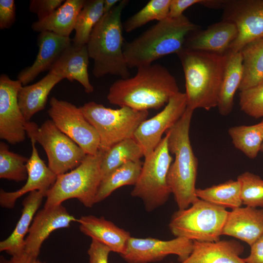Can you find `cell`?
Here are the masks:
<instances>
[{
  "instance_id": "cell-1",
  "label": "cell",
  "mask_w": 263,
  "mask_h": 263,
  "mask_svg": "<svg viewBox=\"0 0 263 263\" xmlns=\"http://www.w3.org/2000/svg\"><path fill=\"white\" fill-rule=\"evenodd\" d=\"M132 77L120 78L110 87V103L138 111L159 109L179 92L175 77L158 63L140 67Z\"/></svg>"
},
{
  "instance_id": "cell-2",
  "label": "cell",
  "mask_w": 263,
  "mask_h": 263,
  "mask_svg": "<svg viewBox=\"0 0 263 263\" xmlns=\"http://www.w3.org/2000/svg\"><path fill=\"white\" fill-rule=\"evenodd\" d=\"M177 55L185 75L187 107L194 111L217 107L226 54L184 48Z\"/></svg>"
},
{
  "instance_id": "cell-3",
  "label": "cell",
  "mask_w": 263,
  "mask_h": 263,
  "mask_svg": "<svg viewBox=\"0 0 263 263\" xmlns=\"http://www.w3.org/2000/svg\"><path fill=\"white\" fill-rule=\"evenodd\" d=\"M198 26L185 15L158 21L123 46L129 68L150 65L156 60L184 48L187 37Z\"/></svg>"
},
{
  "instance_id": "cell-4",
  "label": "cell",
  "mask_w": 263,
  "mask_h": 263,
  "mask_svg": "<svg viewBox=\"0 0 263 263\" xmlns=\"http://www.w3.org/2000/svg\"><path fill=\"white\" fill-rule=\"evenodd\" d=\"M193 112L187 107L180 119L166 132L169 151L175 156L167 180L178 209L188 208L198 199L195 188L198 161L189 138Z\"/></svg>"
},
{
  "instance_id": "cell-5",
  "label": "cell",
  "mask_w": 263,
  "mask_h": 263,
  "mask_svg": "<svg viewBox=\"0 0 263 263\" xmlns=\"http://www.w3.org/2000/svg\"><path fill=\"white\" fill-rule=\"evenodd\" d=\"M128 0H120L95 25L86 44L94 60L93 73L97 78L111 75L127 78L129 67L123 53L124 44L122 12Z\"/></svg>"
},
{
  "instance_id": "cell-6",
  "label": "cell",
  "mask_w": 263,
  "mask_h": 263,
  "mask_svg": "<svg viewBox=\"0 0 263 263\" xmlns=\"http://www.w3.org/2000/svg\"><path fill=\"white\" fill-rule=\"evenodd\" d=\"M103 153L99 150L95 154H87L77 167L57 175L47 191L44 207H53L73 198L78 199L86 207H92L95 204V198L102 179L101 165Z\"/></svg>"
},
{
  "instance_id": "cell-7",
  "label": "cell",
  "mask_w": 263,
  "mask_h": 263,
  "mask_svg": "<svg viewBox=\"0 0 263 263\" xmlns=\"http://www.w3.org/2000/svg\"><path fill=\"white\" fill-rule=\"evenodd\" d=\"M228 211L198 198L188 208L172 215L169 227L176 237L192 241L214 242L220 240Z\"/></svg>"
},
{
  "instance_id": "cell-8",
  "label": "cell",
  "mask_w": 263,
  "mask_h": 263,
  "mask_svg": "<svg viewBox=\"0 0 263 263\" xmlns=\"http://www.w3.org/2000/svg\"><path fill=\"white\" fill-rule=\"evenodd\" d=\"M120 107L113 109L94 101L80 107L99 135L100 151L105 152L119 142L133 138L138 126L149 115L148 111Z\"/></svg>"
},
{
  "instance_id": "cell-9",
  "label": "cell",
  "mask_w": 263,
  "mask_h": 263,
  "mask_svg": "<svg viewBox=\"0 0 263 263\" xmlns=\"http://www.w3.org/2000/svg\"><path fill=\"white\" fill-rule=\"evenodd\" d=\"M166 134L156 149L145 157L139 178L131 192L141 199L147 211L164 205L171 194L167 177L172 162Z\"/></svg>"
},
{
  "instance_id": "cell-10",
  "label": "cell",
  "mask_w": 263,
  "mask_h": 263,
  "mask_svg": "<svg viewBox=\"0 0 263 263\" xmlns=\"http://www.w3.org/2000/svg\"><path fill=\"white\" fill-rule=\"evenodd\" d=\"M26 132L30 139H34L44 149L48 166L57 176L77 167L87 155L51 119L46 120L40 127L35 122L28 121Z\"/></svg>"
},
{
  "instance_id": "cell-11",
  "label": "cell",
  "mask_w": 263,
  "mask_h": 263,
  "mask_svg": "<svg viewBox=\"0 0 263 263\" xmlns=\"http://www.w3.org/2000/svg\"><path fill=\"white\" fill-rule=\"evenodd\" d=\"M48 113L56 127L76 143L86 153L99 150L100 138L80 107L55 97L51 98Z\"/></svg>"
},
{
  "instance_id": "cell-12",
  "label": "cell",
  "mask_w": 263,
  "mask_h": 263,
  "mask_svg": "<svg viewBox=\"0 0 263 263\" xmlns=\"http://www.w3.org/2000/svg\"><path fill=\"white\" fill-rule=\"evenodd\" d=\"M223 20L234 23L238 34L228 51L240 52L247 44L263 37V0H225Z\"/></svg>"
},
{
  "instance_id": "cell-13",
  "label": "cell",
  "mask_w": 263,
  "mask_h": 263,
  "mask_svg": "<svg viewBox=\"0 0 263 263\" xmlns=\"http://www.w3.org/2000/svg\"><path fill=\"white\" fill-rule=\"evenodd\" d=\"M192 248L193 241L184 238L164 241L151 237L131 236L125 252L120 256L128 263H149L160 261L166 256L174 254L178 256L180 263L189 257Z\"/></svg>"
},
{
  "instance_id": "cell-14",
  "label": "cell",
  "mask_w": 263,
  "mask_h": 263,
  "mask_svg": "<svg viewBox=\"0 0 263 263\" xmlns=\"http://www.w3.org/2000/svg\"><path fill=\"white\" fill-rule=\"evenodd\" d=\"M187 107L186 94L179 92L169 99L162 111L138 126L133 138L141 146L145 157L153 151L163 133L180 119Z\"/></svg>"
},
{
  "instance_id": "cell-15",
  "label": "cell",
  "mask_w": 263,
  "mask_h": 263,
  "mask_svg": "<svg viewBox=\"0 0 263 263\" xmlns=\"http://www.w3.org/2000/svg\"><path fill=\"white\" fill-rule=\"evenodd\" d=\"M19 80H12L7 75L0 76V138L11 144L25 139V119L18 102V93L22 86Z\"/></svg>"
},
{
  "instance_id": "cell-16",
  "label": "cell",
  "mask_w": 263,
  "mask_h": 263,
  "mask_svg": "<svg viewBox=\"0 0 263 263\" xmlns=\"http://www.w3.org/2000/svg\"><path fill=\"white\" fill-rule=\"evenodd\" d=\"M77 219L71 215L62 205L44 207L38 211L33 219L28 235L25 239L21 259L24 263L37 260L43 242L54 230L68 227Z\"/></svg>"
},
{
  "instance_id": "cell-17",
  "label": "cell",
  "mask_w": 263,
  "mask_h": 263,
  "mask_svg": "<svg viewBox=\"0 0 263 263\" xmlns=\"http://www.w3.org/2000/svg\"><path fill=\"white\" fill-rule=\"evenodd\" d=\"M32 153L26 164L27 178L25 184L18 190L6 192L0 191V204L3 207L11 208L14 207L16 200L21 196L34 190H48L56 179L55 174L39 157L36 147V141L30 139Z\"/></svg>"
},
{
  "instance_id": "cell-18",
  "label": "cell",
  "mask_w": 263,
  "mask_h": 263,
  "mask_svg": "<svg viewBox=\"0 0 263 263\" xmlns=\"http://www.w3.org/2000/svg\"><path fill=\"white\" fill-rule=\"evenodd\" d=\"M70 37H64L52 32L39 33L38 38V52L34 63L22 70L17 78L25 85L32 82L40 73L50 70L63 51L72 43Z\"/></svg>"
},
{
  "instance_id": "cell-19",
  "label": "cell",
  "mask_w": 263,
  "mask_h": 263,
  "mask_svg": "<svg viewBox=\"0 0 263 263\" xmlns=\"http://www.w3.org/2000/svg\"><path fill=\"white\" fill-rule=\"evenodd\" d=\"M90 56L86 45L72 43L63 51L51 67L49 73L70 81H77L86 93L93 92L88 68Z\"/></svg>"
},
{
  "instance_id": "cell-20",
  "label": "cell",
  "mask_w": 263,
  "mask_h": 263,
  "mask_svg": "<svg viewBox=\"0 0 263 263\" xmlns=\"http://www.w3.org/2000/svg\"><path fill=\"white\" fill-rule=\"evenodd\" d=\"M263 234V208L245 206L228 211L222 235L233 237L250 246Z\"/></svg>"
},
{
  "instance_id": "cell-21",
  "label": "cell",
  "mask_w": 263,
  "mask_h": 263,
  "mask_svg": "<svg viewBox=\"0 0 263 263\" xmlns=\"http://www.w3.org/2000/svg\"><path fill=\"white\" fill-rule=\"evenodd\" d=\"M238 34L236 25L223 20L187 38L184 48L225 54Z\"/></svg>"
},
{
  "instance_id": "cell-22",
  "label": "cell",
  "mask_w": 263,
  "mask_h": 263,
  "mask_svg": "<svg viewBox=\"0 0 263 263\" xmlns=\"http://www.w3.org/2000/svg\"><path fill=\"white\" fill-rule=\"evenodd\" d=\"M80 230L108 247L111 251L124 253L131 237L130 232L121 228L104 217L88 215L77 219Z\"/></svg>"
},
{
  "instance_id": "cell-23",
  "label": "cell",
  "mask_w": 263,
  "mask_h": 263,
  "mask_svg": "<svg viewBox=\"0 0 263 263\" xmlns=\"http://www.w3.org/2000/svg\"><path fill=\"white\" fill-rule=\"evenodd\" d=\"M244 251V246L233 240L214 242L194 241L191 254L179 263H245L240 257Z\"/></svg>"
},
{
  "instance_id": "cell-24",
  "label": "cell",
  "mask_w": 263,
  "mask_h": 263,
  "mask_svg": "<svg viewBox=\"0 0 263 263\" xmlns=\"http://www.w3.org/2000/svg\"><path fill=\"white\" fill-rule=\"evenodd\" d=\"M47 191L34 190L23 201L21 216L11 235L0 242V251H6L13 256L21 255L24 250L25 235L28 233L33 217Z\"/></svg>"
},
{
  "instance_id": "cell-25",
  "label": "cell",
  "mask_w": 263,
  "mask_h": 263,
  "mask_svg": "<svg viewBox=\"0 0 263 263\" xmlns=\"http://www.w3.org/2000/svg\"><path fill=\"white\" fill-rule=\"evenodd\" d=\"M84 0H65L50 16L38 20L31 25L33 31H48L69 37L75 27L77 16L85 3Z\"/></svg>"
},
{
  "instance_id": "cell-26",
  "label": "cell",
  "mask_w": 263,
  "mask_h": 263,
  "mask_svg": "<svg viewBox=\"0 0 263 263\" xmlns=\"http://www.w3.org/2000/svg\"><path fill=\"white\" fill-rule=\"evenodd\" d=\"M63 79L59 76L49 72L38 82L20 88L18 93V102L27 121H30L36 113L45 108L50 92Z\"/></svg>"
},
{
  "instance_id": "cell-27",
  "label": "cell",
  "mask_w": 263,
  "mask_h": 263,
  "mask_svg": "<svg viewBox=\"0 0 263 263\" xmlns=\"http://www.w3.org/2000/svg\"><path fill=\"white\" fill-rule=\"evenodd\" d=\"M226 54V62L217 106L223 116L228 115L232 111L235 94L239 88L243 76L241 53L228 51Z\"/></svg>"
},
{
  "instance_id": "cell-28",
  "label": "cell",
  "mask_w": 263,
  "mask_h": 263,
  "mask_svg": "<svg viewBox=\"0 0 263 263\" xmlns=\"http://www.w3.org/2000/svg\"><path fill=\"white\" fill-rule=\"evenodd\" d=\"M243 57V76L240 92L263 81V37L245 45L240 51Z\"/></svg>"
},
{
  "instance_id": "cell-29",
  "label": "cell",
  "mask_w": 263,
  "mask_h": 263,
  "mask_svg": "<svg viewBox=\"0 0 263 263\" xmlns=\"http://www.w3.org/2000/svg\"><path fill=\"white\" fill-rule=\"evenodd\" d=\"M103 152L101 165L102 179L123 165L144 157L142 148L133 138L120 141Z\"/></svg>"
},
{
  "instance_id": "cell-30",
  "label": "cell",
  "mask_w": 263,
  "mask_h": 263,
  "mask_svg": "<svg viewBox=\"0 0 263 263\" xmlns=\"http://www.w3.org/2000/svg\"><path fill=\"white\" fill-rule=\"evenodd\" d=\"M143 163L140 160L128 162L103 178L100 183L95 203L103 201L116 189L127 185L134 186L140 176Z\"/></svg>"
},
{
  "instance_id": "cell-31",
  "label": "cell",
  "mask_w": 263,
  "mask_h": 263,
  "mask_svg": "<svg viewBox=\"0 0 263 263\" xmlns=\"http://www.w3.org/2000/svg\"><path fill=\"white\" fill-rule=\"evenodd\" d=\"M196 195L202 200L223 207L233 209L242 205L241 186L237 180H229L205 188H196Z\"/></svg>"
},
{
  "instance_id": "cell-32",
  "label": "cell",
  "mask_w": 263,
  "mask_h": 263,
  "mask_svg": "<svg viewBox=\"0 0 263 263\" xmlns=\"http://www.w3.org/2000/svg\"><path fill=\"white\" fill-rule=\"evenodd\" d=\"M228 132L235 148L250 159L257 156L263 143V119L253 125L232 127Z\"/></svg>"
},
{
  "instance_id": "cell-33",
  "label": "cell",
  "mask_w": 263,
  "mask_h": 263,
  "mask_svg": "<svg viewBox=\"0 0 263 263\" xmlns=\"http://www.w3.org/2000/svg\"><path fill=\"white\" fill-rule=\"evenodd\" d=\"M104 0H85L75 23L72 41L77 45H86L93 28L104 15Z\"/></svg>"
},
{
  "instance_id": "cell-34",
  "label": "cell",
  "mask_w": 263,
  "mask_h": 263,
  "mask_svg": "<svg viewBox=\"0 0 263 263\" xmlns=\"http://www.w3.org/2000/svg\"><path fill=\"white\" fill-rule=\"evenodd\" d=\"M171 0H151L123 24V29L130 33L149 22L162 20L168 17Z\"/></svg>"
},
{
  "instance_id": "cell-35",
  "label": "cell",
  "mask_w": 263,
  "mask_h": 263,
  "mask_svg": "<svg viewBox=\"0 0 263 263\" xmlns=\"http://www.w3.org/2000/svg\"><path fill=\"white\" fill-rule=\"evenodd\" d=\"M29 158L9 150L4 142L0 143V178L19 182L27 180L26 164Z\"/></svg>"
},
{
  "instance_id": "cell-36",
  "label": "cell",
  "mask_w": 263,
  "mask_h": 263,
  "mask_svg": "<svg viewBox=\"0 0 263 263\" xmlns=\"http://www.w3.org/2000/svg\"><path fill=\"white\" fill-rule=\"evenodd\" d=\"M240 183L243 204L263 208V179L259 175L245 171L237 177Z\"/></svg>"
},
{
  "instance_id": "cell-37",
  "label": "cell",
  "mask_w": 263,
  "mask_h": 263,
  "mask_svg": "<svg viewBox=\"0 0 263 263\" xmlns=\"http://www.w3.org/2000/svg\"><path fill=\"white\" fill-rule=\"evenodd\" d=\"M239 97V104L243 112L255 118L263 117V81L240 92Z\"/></svg>"
},
{
  "instance_id": "cell-38",
  "label": "cell",
  "mask_w": 263,
  "mask_h": 263,
  "mask_svg": "<svg viewBox=\"0 0 263 263\" xmlns=\"http://www.w3.org/2000/svg\"><path fill=\"white\" fill-rule=\"evenodd\" d=\"M64 1L63 0H31L29 9L37 16L38 20H41L50 16Z\"/></svg>"
},
{
  "instance_id": "cell-39",
  "label": "cell",
  "mask_w": 263,
  "mask_h": 263,
  "mask_svg": "<svg viewBox=\"0 0 263 263\" xmlns=\"http://www.w3.org/2000/svg\"><path fill=\"white\" fill-rule=\"evenodd\" d=\"M16 19V5L14 0H0V29H8Z\"/></svg>"
},
{
  "instance_id": "cell-40",
  "label": "cell",
  "mask_w": 263,
  "mask_h": 263,
  "mask_svg": "<svg viewBox=\"0 0 263 263\" xmlns=\"http://www.w3.org/2000/svg\"><path fill=\"white\" fill-rule=\"evenodd\" d=\"M111 252L110 248L100 242L92 239L88 254L89 263H108V256Z\"/></svg>"
},
{
  "instance_id": "cell-41",
  "label": "cell",
  "mask_w": 263,
  "mask_h": 263,
  "mask_svg": "<svg viewBox=\"0 0 263 263\" xmlns=\"http://www.w3.org/2000/svg\"><path fill=\"white\" fill-rule=\"evenodd\" d=\"M206 0H171L169 18H176L183 15V12L188 7L196 4L203 5Z\"/></svg>"
},
{
  "instance_id": "cell-42",
  "label": "cell",
  "mask_w": 263,
  "mask_h": 263,
  "mask_svg": "<svg viewBox=\"0 0 263 263\" xmlns=\"http://www.w3.org/2000/svg\"><path fill=\"white\" fill-rule=\"evenodd\" d=\"M249 255L243 258L245 263H263V234L250 246Z\"/></svg>"
},
{
  "instance_id": "cell-43",
  "label": "cell",
  "mask_w": 263,
  "mask_h": 263,
  "mask_svg": "<svg viewBox=\"0 0 263 263\" xmlns=\"http://www.w3.org/2000/svg\"><path fill=\"white\" fill-rule=\"evenodd\" d=\"M120 1L119 0H104V14L110 12Z\"/></svg>"
},
{
  "instance_id": "cell-44",
  "label": "cell",
  "mask_w": 263,
  "mask_h": 263,
  "mask_svg": "<svg viewBox=\"0 0 263 263\" xmlns=\"http://www.w3.org/2000/svg\"><path fill=\"white\" fill-rule=\"evenodd\" d=\"M0 263H21L18 257L14 256L10 261L1 260Z\"/></svg>"
},
{
  "instance_id": "cell-45",
  "label": "cell",
  "mask_w": 263,
  "mask_h": 263,
  "mask_svg": "<svg viewBox=\"0 0 263 263\" xmlns=\"http://www.w3.org/2000/svg\"><path fill=\"white\" fill-rule=\"evenodd\" d=\"M29 263H43L40 262V261H39L38 260H36L35 261H33Z\"/></svg>"
},
{
  "instance_id": "cell-46",
  "label": "cell",
  "mask_w": 263,
  "mask_h": 263,
  "mask_svg": "<svg viewBox=\"0 0 263 263\" xmlns=\"http://www.w3.org/2000/svg\"><path fill=\"white\" fill-rule=\"evenodd\" d=\"M261 151H263V143H262L261 147Z\"/></svg>"
}]
</instances>
